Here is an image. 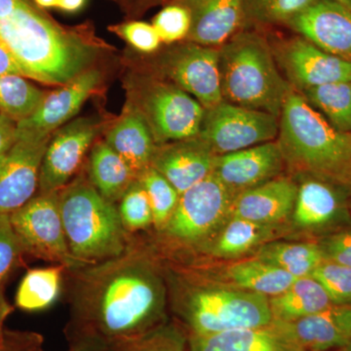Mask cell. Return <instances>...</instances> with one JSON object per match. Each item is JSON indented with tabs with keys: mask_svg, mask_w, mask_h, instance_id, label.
Instances as JSON below:
<instances>
[{
	"mask_svg": "<svg viewBox=\"0 0 351 351\" xmlns=\"http://www.w3.org/2000/svg\"><path fill=\"white\" fill-rule=\"evenodd\" d=\"M69 341H124L169 320L168 292L160 261L147 242L131 235L117 257L66 271Z\"/></svg>",
	"mask_w": 351,
	"mask_h": 351,
	"instance_id": "6da1fadb",
	"label": "cell"
},
{
	"mask_svg": "<svg viewBox=\"0 0 351 351\" xmlns=\"http://www.w3.org/2000/svg\"><path fill=\"white\" fill-rule=\"evenodd\" d=\"M0 40L25 77L50 85L66 84L91 69L96 48L64 31L24 0L0 20Z\"/></svg>",
	"mask_w": 351,
	"mask_h": 351,
	"instance_id": "7a4b0ae2",
	"label": "cell"
},
{
	"mask_svg": "<svg viewBox=\"0 0 351 351\" xmlns=\"http://www.w3.org/2000/svg\"><path fill=\"white\" fill-rule=\"evenodd\" d=\"M161 267L171 308L188 336H209L272 322L269 298L206 282L195 270L165 267L162 263Z\"/></svg>",
	"mask_w": 351,
	"mask_h": 351,
	"instance_id": "3957f363",
	"label": "cell"
},
{
	"mask_svg": "<svg viewBox=\"0 0 351 351\" xmlns=\"http://www.w3.org/2000/svg\"><path fill=\"white\" fill-rule=\"evenodd\" d=\"M277 137L293 169L351 189V133L335 129L293 88L281 110Z\"/></svg>",
	"mask_w": 351,
	"mask_h": 351,
	"instance_id": "277c9868",
	"label": "cell"
},
{
	"mask_svg": "<svg viewBox=\"0 0 351 351\" xmlns=\"http://www.w3.org/2000/svg\"><path fill=\"white\" fill-rule=\"evenodd\" d=\"M274 50L258 32L242 29L219 47L223 101L280 117L292 87L281 76Z\"/></svg>",
	"mask_w": 351,
	"mask_h": 351,
	"instance_id": "5b68a950",
	"label": "cell"
},
{
	"mask_svg": "<svg viewBox=\"0 0 351 351\" xmlns=\"http://www.w3.org/2000/svg\"><path fill=\"white\" fill-rule=\"evenodd\" d=\"M60 212L71 255L84 265L104 262L126 250L117 205L106 199L88 177L80 176L59 191Z\"/></svg>",
	"mask_w": 351,
	"mask_h": 351,
	"instance_id": "8992f818",
	"label": "cell"
},
{
	"mask_svg": "<svg viewBox=\"0 0 351 351\" xmlns=\"http://www.w3.org/2000/svg\"><path fill=\"white\" fill-rule=\"evenodd\" d=\"M234 195L213 173L180 195L175 211L162 230L156 232L157 242H147L154 250H201L212 239L223 219L230 218Z\"/></svg>",
	"mask_w": 351,
	"mask_h": 351,
	"instance_id": "52a82bcc",
	"label": "cell"
},
{
	"mask_svg": "<svg viewBox=\"0 0 351 351\" xmlns=\"http://www.w3.org/2000/svg\"><path fill=\"white\" fill-rule=\"evenodd\" d=\"M133 93L131 106L143 115L157 144L199 136L206 110L181 88L156 82Z\"/></svg>",
	"mask_w": 351,
	"mask_h": 351,
	"instance_id": "ba28073f",
	"label": "cell"
},
{
	"mask_svg": "<svg viewBox=\"0 0 351 351\" xmlns=\"http://www.w3.org/2000/svg\"><path fill=\"white\" fill-rule=\"evenodd\" d=\"M25 255L63 265L66 271L84 267L71 255L59 205V191L38 193L9 215Z\"/></svg>",
	"mask_w": 351,
	"mask_h": 351,
	"instance_id": "9c48e42d",
	"label": "cell"
},
{
	"mask_svg": "<svg viewBox=\"0 0 351 351\" xmlns=\"http://www.w3.org/2000/svg\"><path fill=\"white\" fill-rule=\"evenodd\" d=\"M278 131V117L223 101L205 110L199 137L221 156L271 142Z\"/></svg>",
	"mask_w": 351,
	"mask_h": 351,
	"instance_id": "30bf717a",
	"label": "cell"
},
{
	"mask_svg": "<svg viewBox=\"0 0 351 351\" xmlns=\"http://www.w3.org/2000/svg\"><path fill=\"white\" fill-rule=\"evenodd\" d=\"M159 69L176 86L199 101L205 110L223 101L219 48L186 41L161 57Z\"/></svg>",
	"mask_w": 351,
	"mask_h": 351,
	"instance_id": "8fae6325",
	"label": "cell"
},
{
	"mask_svg": "<svg viewBox=\"0 0 351 351\" xmlns=\"http://www.w3.org/2000/svg\"><path fill=\"white\" fill-rule=\"evenodd\" d=\"M101 127L96 117H78L53 133L39 171L38 193H58L71 182Z\"/></svg>",
	"mask_w": 351,
	"mask_h": 351,
	"instance_id": "7c38bea8",
	"label": "cell"
},
{
	"mask_svg": "<svg viewBox=\"0 0 351 351\" xmlns=\"http://www.w3.org/2000/svg\"><path fill=\"white\" fill-rule=\"evenodd\" d=\"M52 135L16 133L0 159V214H12L38 195L39 171Z\"/></svg>",
	"mask_w": 351,
	"mask_h": 351,
	"instance_id": "4fadbf2b",
	"label": "cell"
},
{
	"mask_svg": "<svg viewBox=\"0 0 351 351\" xmlns=\"http://www.w3.org/2000/svg\"><path fill=\"white\" fill-rule=\"evenodd\" d=\"M277 52L279 64L299 91L351 80V62L325 52L302 36L284 41Z\"/></svg>",
	"mask_w": 351,
	"mask_h": 351,
	"instance_id": "5bb4252c",
	"label": "cell"
},
{
	"mask_svg": "<svg viewBox=\"0 0 351 351\" xmlns=\"http://www.w3.org/2000/svg\"><path fill=\"white\" fill-rule=\"evenodd\" d=\"M101 80V71L91 68L46 94L36 112L18 122L16 133L52 135L73 120L83 104L100 86Z\"/></svg>",
	"mask_w": 351,
	"mask_h": 351,
	"instance_id": "9a60e30c",
	"label": "cell"
},
{
	"mask_svg": "<svg viewBox=\"0 0 351 351\" xmlns=\"http://www.w3.org/2000/svg\"><path fill=\"white\" fill-rule=\"evenodd\" d=\"M318 48L351 62V9L332 0H316L286 24Z\"/></svg>",
	"mask_w": 351,
	"mask_h": 351,
	"instance_id": "2e32d148",
	"label": "cell"
},
{
	"mask_svg": "<svg viewBox=\"0 0 351 351\" xmlns=\"http://www.w3.org/2000/svg\"><path fill=\"white\" fill-rule=\"evenodd\" d=\"M285 160L277 141L217 156L213 174L233 195L279 177Z\"/></svg>",
	"mask_w": 351,
	"mask_h": 351,
	"instance_id": "e0dca14e",
	"label": "cell"
},
{
	"mask_svg": "<svg viewBox=\"0 0 351 351\" xmlns=\"http://www.w3.org/2000/svg\"><path fill=\"white\" fill-rule=\"evenodd\" d=\"M351 189L319 178L307 177L298 186L293 226L302 232H320L348 217Z\"/></svg>",
	"mask_w": 351,
	"mask_h": 351,
	"instance_id": "ac0fdd59",
	"label": "cell"
},
{
	"mask_svg": "<svg viewBox=\"0 0 351 351\" xmlns=\"http://www.w3.org/2000/svg\"><path fill=\"white\" fill-rule=\"evenodd\" d=\"M217 154L198 136L156 145L151 166L180 195L213 173Z\"/></svg>",
	"mask_w": 351,
	"mask_h": 351,
	"instance_id": "d6986e66",
	"label": "cell"
},
{
	"mask_svg": "<svg viewBox=\"0 0 351 351\" xmlns=\"http://www.w3.org/2000/svg\"><path fill=\"white\" fill-rule=\"evenodd\" d=\"M191 14L186 41L219 48L244 29L246 0H174Z\"/></svg>",
	"mask_w": 351,
	"mask_h": 351,
	"instance_id": "ffe728a7",
	"label": "cell"
},
{
	"mask_svg": "<svg viewBox=\"0 0 351 351\" xmlns=\"http://www.w3.org/2000/svg\"><path fill=\"white\" fill-rule=\"evenodd\" d=\"M297 193L298 186L294 181L277 177L235 195L230 218L280 225L281 221L292 215Z\"/></svg>",
	"mask_w": 351,
	"mask_h": 351,
	"instance_id": "44dd1931",
	"label": "cell"
},
{
	"mask_svg": "<svg viewBox=\"0 0 351 351\" xmlns=\"http://www.w3.org/2000/svg\"><path fill=\"white\" fill-rule=\"evenodd\" d=\"M189 351H307L281 323L188 336Z\"/></svg>",
	"mask_w": 351,
	"mask_h": 351,
	"instance_id": "7402d4cb",
	"label": "cell"
},
{
	"mask_svg": "<svg viewBox=\"0 0 351 351\" xmlns=\"http://www.w3.org/2000/svg\"><path fill=\"white\" fill-rule=\"evenodd\" d=\"M281 324L307 351L341 350L351 341V304H332L320 313Z\"/></svg>",
	"mask_w": 351,
	"mask_h": 351,
	"instance_id": "603a6c76",
	"label": "cell"
},
{
	"mask_svg": "<svg viewBox=\"0 0 351 351\" xmlns=\"http://www.w3.org/2000/svg\"><path fill=\"white\" fill-rule=\"evenodd\" d=\"M105 142L125 161L136 179L151 167L156 143L143 115L131 105L108 132Z\"/></svg>",
	"mask_w": 351,
	"mask_h": 351,
	"instance_id": "cb8c5ba5",
	"label": "cell"
},
{
	"mask_svg": "<svg viewBox=\"0 0 351 351\" xmlns=\"http://www.w3.org/2000/svg\"><path fill=\"white\" fill-rule=\"evenodd\" d=\"M272 321L292 323L332 306L326 291L313 277L297 278L281 294L269 298Z\"/></svg>",
	"mask_w": 351,
	"mask_h": 351,
	"instance_id": "d4e9b609",
	"label": "cell"
},
{
	"mask_svg": "<svg viewBox=\"0 0 351 351\" xmlns=\"http://www.w3.org/2000/svg\"><path fill=\"white\" fill-rule=\"evenodd\" d=\"M280 225L256 223L249 219L230 218L225 228L201 250L209 252L214 257L234 258L271 241L278 233Z\"/></svg>",
	"mask_w": 351,
	"mask_h": 351,
	"instance_id": "484cf974",
	"label": "cell"
},
{
	"mask_svg": "<svg viewBox=\"0 0 351 351\" xmlns=\"http://www.w3.org/2000/svg\"><path fill=\"white\" fill-rule=\"evenodd\" d=\"M88 179L101 196L117 205L136 178L125 161L103 141L90 152Z\"/></svg>",
	"mask_w": 351,
	"mask_h": 351,
	"instance_id": "4316f807",
	"label": "cell"
},
{
	"mask_svg": "<svg viewBox=\"0 0 351 351\" xmlns=\"http://www.w3.org/2000/svg\"><path fill=\"white\" fill-rule=\"evenodd\" d=\"M223 274L230 285L267 298L281 294L297 279L285 270L257 258L232 263Z\"/></svg>",
	"mask_w": 351,
	"mask_h": 351,
	"instance_id": "83f0119b",
	"label": "cell"
},
{
	"mask_svg": "<svg viewBox=\"0 0 351 351\" xmlns=\"http://www.w3.org/2000/svg\"><path fill=\"white\" fill-rule=\"evenodd\" d=\"M66 271L59 265L27 270L16 293V306L27 313L49 308L61 295Z\"/></svg>",
	"mask_w": 351,
	"mask_h": 351,
	"instance_id": "f1b7e54d",
	"label": "cell"
},
{
	"mask_svg": "<svg viewBox=\"0 0 351 351\" xmlns=\"http://www.w3.org/2000/svg\"><path fill=\"white\" fill-rule=\"evenodd\" d=\"M257 258L285 270L295 278L311 276L324 261L318 243L267 242L258 249Z\"/></svg>",
	"mask_w": 351,
	"mask_h": 351,
	"instance_id": "f546056e",
	"label": "cell"
},
{
	"mask_svg": "<svg viewBox=\"0 0 351 351\" xmlns=\"http://www.w3.org/2000/svg\"><path fill=\"white\" fill-rule=\"evenodd\" d=\"M335 129L351 133V80L299 91Z\"/></svg>",
	"mask_w": 351,
	"mask_h": 351,
	"instance_id": "4dcf8cb0",
	"label": "cell"
},
{
	"mask_svg": "<svg viewBox=\"0 0 351 351\" xmlns=\"http://www.w3.org/2000/svg\"><path fill=\"white\" fill-rule=\"evenodd\" d=\"M45 95L25 76H0V113L17 123L36 112Z\"/></svg>",
	"mask_w": 351,
	"mask_h": 351,
	"instance_id": "1f68e13d",
	"label": "cell"
},
{
	"mask_svg": "<svg viewBox=\"0 0 351 351\" xmlns=\"http://www.w3.org/2000/svg\"><path fill=\"white\" fill-rule=\"evenodd\" d=\"M103 351H189V337L179 323L168 320L135 338L105 346Z\"/></svg>",
	"mask_w": 351,
	"mask_h": 351,
	"instance_id": "d6a6232c",
	"label": "cell"
},
{
	"mask_svg": "<svg viewBox=\"0 0 351 351\" xmlns=\"http://www.w3.org/2000/svg\"><path fill=\"white\" fill-rule=\"evenodd\" d=\"M316 0H246L244 29L258 25H285Z\"/></svg>",
	"mask_w": 351,
	"mask_h": 351,
	"instance_id": "836d02e7",
	"label": "cell"
},
{
	"mask_svg": "<svg viewBox=\"0 0 351 351\" xmlns=\"http://www.w3.org/2000/svg\"><path fill=\"white\" fill-rule=\"evenodd\" d=\"M149 200L154 216L156 232L162 230L171 215L175 211L180 199L177 189L154 168H147L138 178Z\"/></svg>",
	"mask_w": 351,
	"mask_h": 351,
	"instance_id": "e575fe53",
	"label": "cell"
},
{
	"mask_svg": "<svg viewBox=\"0 0 351 351\" xmlns=\"http://www.w3.org/2000/svg\"><path fill=\"white\" fill-rule=\"evenodd\" d=\"M120 221L128 234L134 235L154 226L149 198L141 182L135 180L117 203Z\"/></svg>",
	"mask_w": 351,
	"mask_h": 351,
	"instance_id": "d590c367",
	"label": "cell"
},
{
	"mask_svg": "<svg viewBox=\"0 0 351 351\" xmlns=\"http://www.w3.org/2000/svg\"><path fill=\"white\" fill-rule=\"evenodd\" d=\"M332 304H351V267L323 261L311 274Z\"/></svg>",
	"mask_w": 351,
	"mask_h": 351,
	"instance_id": "8d00e7d4",
	"label": "cell"
},
{
	"mask_svg": "<svg viewBox=\"0 0 351 351\" xmlns=\"http://www.w3.org/2000/svg\"><path fill=\"white\" fill-rule=\"evenodd\" d=\"M191 14L179 2L172 1L156 14L152 25L161 43H175L186 40L191 29Z\"/></svg>",
	"mask_w": 351,
	"mask_h": 351,
	"instance_id": "74e56055",
	"label": "cell"
},
{
	"mask_svg": "<svg viewBox=\"0 0 351 351\" xmlns=\"http://www.w3.org/2000/svg\"><path fill=\"white\" fill-rule=\"evenodd\" d=\"M25 256L10 217L0 214V284H6L14 272L24 265Z\"/></svg>",
	"mask_w": 351,
	"mask_h": 351,
	"instance_id": "f35d334b",
	"label": "cell"
},
{
	"mask_svg": "<svg viewBox=\"0 0 351 351\" xmlns=\"http://www.w3.org/2000/svg\"><path fill=\"white\" fill-rule=\"evenodd\" d=\"M114 32L141 52H156L161 44V39L154 25L147 23H126L115 27Z\"/></svg>",
	"mask_w": 351,
	"mask_h": 351,
	"instance_id": "ab89813d",
	"label": "cell"
},
{
	"mask_svg": "<svg viewBox=\"0 0 351 351\" xmlns=\"http://www.w3.org/2000/svg\"><path fill=\"white\" fill-rule=\"evenodd\" d=\"M324 261L351 267V230H339L318 242Z\"/></svg>",
	"mask_w": 351,
	"mask_h": 351,
	"instance_id": "60d3db41",
	"label": "cell"
},
{
	"mask_svg": "<svg viewBox=\"0 0 351 351\" xmlns=\"http://www.w3.org/2000/svg\"><path fill=\"white\" fill-rule=\"evenodd\" d=\"M43 345V337L38 332L6 330L0 341V351H38Z\"/></svg>",
	"mask_w": 351,
	"mask_h": 351,
	"instance_id": "b9f144b4",
	"label": "cell"
},
{
	"mask_svg": "<svg viewBox=\"0 0 351 351\" xmlns=\"http://www.w3.org/2000/svg\"><path fill=\"white\" fill-rule=\"evenodd\" d=\"M17 122L0 113V159L9 151L16 140Z\"/></svg>",
	"mask_w": 351,
	"mask_h": 351,
	"instance_id": "7bdbcfd3",
	"label": "cell"
},
{
	"mask_svg": "<svg viewBox=\"0 0 351 351\" xmlns=\"http://www.w3.org/2000/svg\"><path fill=\"white\" fill-rule=\"evenodd\" d=\"M4 75L24 76L11 53L0 40V76Z\"/></svg>",
	"mask_w": 351,
	"mask_h": 351,
	"instance_id": "ee69618b",
	"label": "cell"
},
{
	"mask_svg": "<svg viewBox=\"0 0 351 351\" xmlns=\"http://www.w3.org/2000/svg\"><path fill=\"white\" fill-rule=\"evenodd\" d=\"M4 288H5V284H0V341L5 335L6 330L4 329L5 321L14 311V307L7 301Z\"/></svg>",
	"mask_w": 351,
	"mask_h": 351,
	"instance_id": "f6af8a7d",
	"label": "cell"
},
{
	"mask_svg": "<svg viewBox=\"0 0 351 351\" xmlns=\"http://www.w3.org/2000/svg\"><path fill=\"white\" fill-rule=\"evenodd\" d=\"M69 350L68 351H103L105 346L98 343V341H69ZM38 351H44L43 348Z\"/></svg>",
	"mask_w": 351,
	"mask_h": 351,
	"instance_id": "bcb514c9",
	"label": "cell"
},
{
	"mask_svg": "<svg viewBox=\"0 0 351 351\" xmlns=\"http://www.w3.org/2000/svg\"><path fill=\"white\" fill-rule=\"evenodd\" d=\"M24 0H0V20L12 14Z\"/></svg>",
	"mask_w": 351,
	"mask_h": 351,
	"instance_id": "7dc6e473",
	"label": "cell"
},
{
	"mask_svg": "<svg viewBox=\"0 0 351 351\" xmlns=\"http://www.w3.org/2000/svg\"><path fill=\"white\" fill-rule=\"evenodd\" d=\"M85 0H58L57 8L66 12H75L84 5Z\"/></svg>",
	"mask_w": 351,
	"mask_h": 351,
	"instance_id": "c3c4849f",
	"label": "cell"
},
{
	"mask_svg": "<svg viewBox=\"0 0 351 351\" xmlns=\"http://www.w3.org/2000/svg\"><path fill=\"white\" fill-rule=\"evenodd\" d=\"M172 1H174V0H138V3H140L141 6L149 7L161 3L168 4Z\"/></svg>",
	"mask_w": 351,
	"mask_h": 351,
	"instance_id": "681fc988",
	"label": "cell"
},
{
	"mask_svg": "<svg viewBox=\"0 0 351 351\" xmlns=\"http://www.w3.org/2000/svg\"><path fill=\"white\" fill-rule=\"evenodd\" d=\"M38 6L44 8H51V7H57L58 0H34Z\"/></svg>",
	"mask_w": 351,
	"mask_h": 351,
	"instance_id": "f907efd6",
	"label": "cell"
},
{
	"mask_svg": "<svg viewBox=\"0 0 351 351\" xmlns=\"http://www.w3.org/2000/svg\"><path fill=\"white\" fill-rule=\"evenodd\" d=\"M332 1L339 2V3L343 4V5L351 9V0H332Z\"/></svg>",
	"mask_w": 351,
	"mask_h": 351,
	"instance_id": "816d5d0a",
	"label": "cell"
},
{
	"mask_svg": "<svg viewBox=\"0 0 351 351\" xmlns=\"http://www.w3.org/2000/svg\"><path fill=\"white\" fill-rule=\"evenodd\" d=\"M343 350L345 351H351V341L350 343H348V346H345V348H343Z\"/></svg>",
	"mask_w": 351,
	"mask_h": 351,
	"instance_id": "f5cc1de1",
	"label": "cell"
},
{
	"mask_svg": "<svg viewBox=\"0 0 351 351\" xmlns=\"http://www.w3.org/2000/svg\"><path fill=\"white\" fill-rule=\"evenodd\" d=\"M329 351H345V350H343V348H341V350H329Z\"/></svg>",
	"mask_w": 351,
	"mask_h": 351,
	"instance_id": "db71d44e",
	"label": "cell"
}]
</instances>
